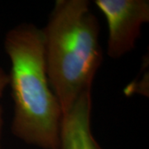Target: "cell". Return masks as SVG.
Listing matches in <instances>:
<instances>
[{"mask_svg":"<svg viewBox=\"0 0 149 149\" xmlns=\"http://www.w3.org/2000/svg\"><path fill=\"white\" fill-rule=\"evenodd\" d=\"M4 47L11 61L12 133L28 145L58 149L63 113L48 80L42 29L21 23L7 33Z\"/></svg>","mask_w":149,"mask_h":149,"instance_id":"6da1fadb","label":"cell"},{"mask_svg":"<svg viewBox=\"0 0 149 149\" xmlns=\"http://www.w3.org/2000/svg\"><path fill=\"white\" fill-rule=\"evenodd\" d=\"M88 0H57L42 29L50 86L65 113L92 89L103 61L100 27Z\"/></svg>","mask_w":149,"mask_h":149,"instance_id":"7a4b0ae2","label":"cell"},{"mask_svg":"<svg viewBox=\"0 0 149 149\" xmlns=\"http://www.w3.org/2000/svg\"><path fill=\"white\" fill-rule=\"evenodd\" d=\"M109 28L107 54L119 59L132 52L142 27L149 22L148 0H95Z\"/></svg>","mask_w":149,"mask_h":149,"instance_id":"3957f363","label":"cell"},{"mask_svg":"<svg viewBox=\"0 0 149 149\" xmlns=\"http://www.w3.org/2000/svg\"><path fill=\"white\" fill-rule=\"evenodd\" d=\"M92 89L84 91L63 113L58 149H102L91 130Z\"/></svg>","mask_w":149,"mask_h":149,"instance_id":"277c9868","label":"cell"},{"mask_svg":"<svg viewBox=\"0 0 149 149\" xmlns=\"http://www.w3.org/2000/svg\"><path fill=\"white\" fill-rule=\"evenodd\" d=\"M9 85V74H6V72L0 67V98L3 95V91L5 90L6 86ZM3 125V118H2V108L0 105V140H1V131ZM1 149V143H0Z\"/></svg>","mask_w":149,"mask_h":149,"instance_id":"5b68a950","label":"cell"}]
</instances>
